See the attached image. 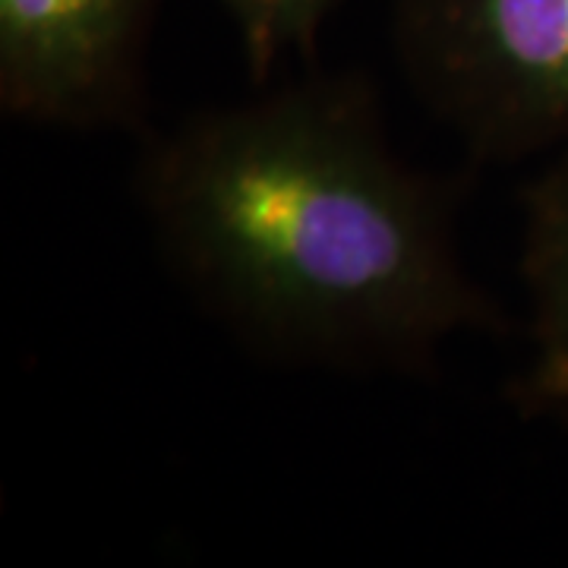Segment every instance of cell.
Returning a JSON list of instances; mask_svg holds the SVG:
<instances>
[{"label": "cell", "instance_id": "3", "mask_svg": "<svg viewBox=\"0 0 568 568\" xmlns=\"http://www.w3.org/2000/svg\"><path fill=\"white\" fill-rule=\"evenodd\" d=\"M159 0H0V108L95 130L136 121Z\"/></svg>", "mask_w": 568, "mask_h": 568}, {"label": "cell", "instance_id": "4", "mask_svg": "<svg viewBox=\"0 0 568 568\" xmlns=\"http://www.w3.org/2000/svg\"><path fill=\"white\" fill-rule=\"evenodd\" d=\"M521 275L528 361L511 379V402L528 417L568 420V152L525 193Z\"/></svg>", "mask_w": 568, "mask_h": 568}, {"label": "cell", "instance_id": "5", "mask_svg": "<svg viewBox=\"0 0 568 568\" xmlns=\"http://www.w3.org/2000/svg\"><path fill=\"white\" fill-rule=\"evenodd\" d=\"M244 48L250 80L265 82L284 58H310L342 0H222Z\"/></svg>", "mask_w": 568, "mask_h": 568}, {"label": "cell", "instance_id": "2", "mask_svg": "<svg viewBox=\"0 0 568 568\" xmlns=\"http://www.w3.org/2000/svg\"><path fill=\"white\" fill-rule=\"evenodd\" d=\"M395 48L474 155L568 145V0H395Z\"/></svg>", "mask_w": 568, "mask_h": 568}, {"label": "cell", "instance_id": "1", "mask_svg": "<svg viewBox=\"0 0 568 568\" xmlns=\"http://www.w3.org/2000/svg\"><path fill=\"white\" fill-rule=\"evenodd\" d=\"M136 183L196 301L284 361L420 366L489 320L446 205L395 155L361 80L200 111L145 149Z\"/></svg>", "mask_w": 568, "mask_h": 568}]
</instances>
